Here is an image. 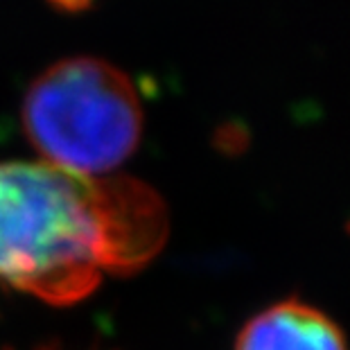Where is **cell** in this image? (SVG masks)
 I'll return each instance as SVG.
<instances>
[{"mask_svg": "<svg viewBox=\"0 0 350 350\" xmlns=\"http://www.w3.org/2000/svg\"><path fill=\"white\" fill-rule=\"evenodd\" d=\"M167 233L163 199L131 176L0 163V280L39 301L86 299L104 273L145 267Z\"/></svg>", "mask_w": 350, "mask_h": 350, "instance_id": "6da1fadb", "label": "cell"}, {"mask_svg": "<svg viewBox=\"0 0 350 350\" xmlns=\"http://www.w3.org/2000/svg\"><path fill=\"white\" fill-rule=\"evenodd\" d=\"M143 104L133 81L102 59L52 64L29 84L23 129L50 165L93 176L129 159L143 136Z\"/></svg>", "mask_w": 350, "mask_h": 350, "instance_id": "7a4b0ae2", "label": "cell"}, {"mask_svg": "<svg viewBox=\"0 0 350 350\" xmlns=\"http://www.w3.org/2000/svg\"><path fill=\"white\" fill-rule=\"evenodd\" d=\"M233 350H348V341L323 310L287 299L249 319Z\"/></svg>", "mask_w": 350, "mask_h": 350, "instance_id": "3957f363", "label": "cell"}, {"mask_svg": "<svg viewBox=\"0 0 350 350\" xmlns=\"http://www.w3.org/2000/svg\"><path fill=\"white\" fill-rule=\"evenodd\" d=\"M48 3L62 12H84L93 0H48Z\"/></svg>", "mask_w": 350, "mask_h": 350, "instance_id": "277c9868", "label": "cell"}]
</instances>
